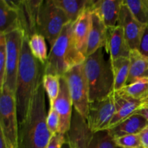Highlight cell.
Returning a JSON list of instances; mask_svg holds the SVG:
<instances>
[{"mask_svg": "<svg viewBox=\"0 0 148 148\" xmlns=\"http://www.w3.org/2000/svg\"><path fill=\"white\" fill-rule=\"evenodd\" d=\"M64 77L66 80L74 109L87 120L90 103L84 63L74 66Z\"/></svg>", "mask_w": 148, "mask_h": 148, "instance_id": "cell-7", "label": "cell"}, {"mask_svg": "<svg viewBox=\"0 0 148 148\" xmlns=\"http://www.w3.org/2000/svg\"><path fill=\"white\" fill-rule=\"evenodd\" d=\"M148 126V121L143 116L134 114L116 127L108 130L113 139L125 135L139 134Z\"/></svg>", "mask_w": 148, "mask_h": 148, "instance_id": "cell-19", "label": "cell"}, {"mask_svg": "<svg viewBox=\"0 0 148 148\" xmlns=\"http://www.w3.org/2000/svg\"><path fill=\"white\" fill-rule=\"evenodd\" d=\"M43 1V0L14 1L18 10L20 29L28 39L38 33L39 12Z\"/></svg>", "mask_w": 148, "mask_h": 148, "instance_id": "cell-12", "label": "cell"}, {"mask_svg": "<svg viewBox=\"0 0 148 148\" xmlns=\"http://www.w3.org/2000/svg\"><path fill=\"white\" fill-rule=\"evenodd\" d=\"M0 148H8L6 145L5 141H4V137L1 133H0Z\"/></svg>", "mask_w": 148, "mask_h": 148, "instance_id": "cell-36", "label": "cell"}, {"mask_svg": "<svg viewBox=\"0 0 148 148\" xmlns=\"http://www.w3.org/2000/svg\"><path fill=\"white\" fill-rule=\"evenodd\" d=\"M90 148H121L116 145L108 131L98 132L93 135Z\"/></svg>", "mask_w": 148, "mask_h": 148, "instance_id": "cell-28", "label": "cell"}, {"mask_svg": "<svg viewBox=\"0 0 148 148\" xmlns=\"http://www.w3.org/2000/svg\"><path fill=\"white\" fill-rule=\"evenodd\" d=\"M137 21L148 28V0H124Z\"/></svg>", "mask_w": 148, "mask_h": 148, "instance_id": "cell-26", "label": "cell"}, {"mask_svg": "<svg viewBox=\"0 0 148 148\" xmlns=\"http://www.w3.org/2000/svg\"><path fill=\"white\" fill-rule=\"evenodd\" d=\"M114 140L116 145L121 148H143L140 134L125 135Z\"/></svg>", "mask_w": 148, "mask_h": 148, "instance_id": "cell-29", "label": "cell"}, {"mask_svg": "<svg viewBox=\"0 0 148 148\" xmlns=\"http://www.w3.org/2000/svg\"><path fill=\"white\" fill-rule=\"evenodd\" d=\"M93 135L87 120L74 109L70 127L65 134L69 148H90Z\"/></svg>", "mask_w": 148, "mask_h": 148, "instance_id": "cell-10", "label": "cell"}, {"mask_svg": "<svg viewBox=\"0 0 148 148\" xmlns=\"http://www.w3.org/2000/svg\"><path fill=\"white\" fill-rule=\"evenodd\" d=\"M46 125L51 135L59 132L60 118L58 113L53 108H49V111L46 116Z\"/></svg>", "mask_w": 148, "mask_h": 148, "instance_id": "cell-31", "label": "cell"}, {"mask_svg": "<svg viewBox=\"0 0 148 148\" xmlns=\"http://www.w3.org/2000/svg\"><path fill=\"white\" fill-rule=\"evenodd\" d=\"M45 92L48 95L49 108L53 106L60 90V77L52 75H44L42 80Z\"/></svg>", "mask_w": 148, "mask_h": 148, "instance_id": "cell-27", "label": "cell"}, {"mask_svg": "<svg viewBox=\"0 0 148 148\" xmlns=\"http://www.w3.org/2000/svg\"><path fill=\"white\" fill-rule=\"evenodd\" d=\"M53 3L67 16L70 23H75L86 10H89L91 0H53Z\"/></svg>", "mask_w": 148, "mask_h": 148, "instance_id": "cell-22", "label": "cell"}, {"mask_svg": "<svg viewBox=\"0 0 148 148\" xmlns=\"http://www.w3.org/2000/svg\"><path fill=\"white\" fill-rule=\"evenodd\" d=\"M145 107H148V105H147V106H145Z\"/></svg>", "mask_w": 148, "mask_h": 148, "instance_id": "cell-38", "label": "cell"}, {"mask_svg": "<svg viewBox=\"0 0 148 148\" xmlns=\"http://www.w3.org/2000/svg\"><path fill=\"white\" fill-rule=\"evenodd\" d=\"M45 65L33 56L28 45V38L24 37L17 72L15 98L19 124L26 118L32 100L42 83Z\"/></svg>", "mask_w": 148, "mask_h": 148, "instance_id": "cell-1", "label": "cell"}, {"mask_svg": "<svg viewBox=\"0 0 148 148\" xmlns=\"http://www.w3.org/2000/svg\"><path fill=\"white\" fill-rule=\"evenodd\" d=\"M130 74L127 85L143 79H148V56L139 50H131L130 53Z\"/></svg>", "mask_w": 148, "mask_h": 148, "instance_id": "cell-21", "label": "cell"}, {"mask_svg": "<svg viewBox=\"0 0 148 148\" xmlns=\"http://www.w3.org/2000/svg\"><path fill=\"white\" fill-rule=\"evenodd\" d=\"M70 23L67 16L56 6L53 0L43 1L38 15V33L43 36L53 46L64 27Z\"/></svg>", "mask_w": 148, "mask_h": 148, "instance_id": "cell-6", "label": "cell"}, {"mask_svg": "<svg viewBox=\"0 0 148 148\" xmlns=\"http://www.w3.org/2000/svg\"><path fill=\"white\" fill-rule=\"evenodd\" d=\"M0 91V133L7 147L17 148L19 122L15 95L7 88Z\"/></svg>", "mask_w": 148, "mask_h": 148, "instance_id": "cell-5", "label": "cell"}, {"mask_svg": "<svg viewBox=\"0 0 148 148\" xmlns=\"http://www.w3.org/2000/svg\"><path fill=\"white\" fill-rule=\"evenodd\" d=\"M123 0H91L89 11L96 14L107 28L118 25Z\"/></svg>", "mask_w": 148, "mask_h": 148, "instance_id": "cell-14", "label": "cell"}, {"mask_svg": "<svg viewBox=\"0 0 148 148\" xmlns=\"http://www.w3.org/2000/svg\"><path fill=\"white\" fill-rule=\"evenodd\" d=\"M116 111L114 91L103 99L90 103L87 122L91 131L95 134L108 130Z\"/></svg>", "mask_w": 148, "mask_h": 148, "instance_id": "cell-9", "label": "cell"}, {"mask_svg": "<svg viewBox=\"0 0 148 148\" xmlns=\"http://www.w3.org/2000/svg\"><path fill=\"white\" fill-rule=\"evenodd\" d=\"M110 61L114 75V91H119L127 85L130 74V58L121 57Z\"/></svg>", "mask_w": 148, "mask_h": 148, "instance_id": "cell-23", "label": "cell"}, {"mask_svg": "<svg viewBox=\"0 0 148 148\" xmlns=\"http://www.w3.org/2000/svg\"><path fill=\"white\" fill-rule=\"evenodd\" d=\"M45 90L40 85L32 100L26 118L19 124L17 148H46L51 134L46 125Z\"/></svg>", "mask_w": 148, "mask_h": 148, "instance_id": "cell-2", "label": "cell"}, {"mask_svg": "<svg viewBox=\"0 0 148 148\" xmlns=\"http://www.w3.org/2000/svg\"><path fill=\"white\" fill-rule=\"evenodd\" d=\"M134 114H138V115L143 116L148 121V107H142L140 109L137 110Z\"/></svg>", "mask_w": 148, "mask_h": 148, "instance_id": "cell-35", "label": "cell"}, {"mask_svg": "<svg viewBox=\"0 0 148 148\" xmlns=\"http://www.w3.org/2000/svg\"><path fill=\"white\" fill-rule=\"evenodd\" d=\"M7 66V45L4 34H0V90L3 88Z\"/></svg>", "mask_w": 148, "mask_h": 148, "instance_id": "cell-30", "label": "cell"}, {"mask_svg": "<svg viewBox=\"0 0 148 148\" xmlns=\"http://www.w3.org/2000/svg\"><path fill=\"white\" fill-rule=\"evenodd\" d=\"M62 148H69V145H68L67 143H64L63 145H62Z\"/></svg>", "mask_w": 148, "mask_h": 148, "instance_id": "cell-37", "label": "cell"}, {"mask_svg": "<svg viewBox=\"0 0 148 148\" xmlns=\"http://www.w3.org/2000/svg\"><path fill=\"white\" fill-rule=\"evenodd\" d=\"M84 67L89 87L90 103L103 99L114 92L111 61L106 60L102 49L87 56Z\"/></svg>", "mask_w": 148, "mask_h": 148, "instance_id": "cell-4", "label": "cell"}, {"mask_svg": "<svg viewBox=\"0 0 148 148\" xmlns=\"http://www.w3.org/2000/svg\"><path fill=\"white\" fill-rule=\"evenodd\" d=\"M108 28L101 19L95 13H92V27L88 38L87 56L93 54L98 49L105 47Z\"/></svg>", "mask_w": 148, "mask_h": 148, "instance_id": "cell-20", "label": "cell"}, {"mask_svg": "<svg viewBox=\"0 0 148 148\" xmlns=\"http://www.w3.org/2000/svg\"><path fill=\"white\" fill-rule=\"evenodd\" d=\"M114 92L116 111L108 126V130L113 128L125 121L129 117L134 115L137 110L145 106L144 103L132 99L119 91H114Z\"/></svg>", "mask_w": 148, "mask_h": 148, "instance_id": "cell-16", "label": "cell"}, {"mask_svg": "<svg viewBox=\"0 0 148 148\" xmlns=\"http://www.w3.org/2000/svg\"><path fill=\"white\" fill-rule=\"evenodd\" d=\"M66 143L65 134L57 133L51 136L46 148H62L64 143Z\"/></svg>", "mask_w": 148, "mask_h": 148, "instance_id": "cell-32", "label": "cell"}, {"mask_svg": "<svg viewBox=\"0 0 148 148\" xmlns=\"http://www.w3.org/2000/svg\"><path fill=\"white\" fill-rule=\"evenodd\" d=\"M4 36L7 45V66L3 88H7L15 95L17 72L25 34L23 30L17 29Z\"/></svg>", "mask_w": 148, "mask_h": 148, "instance_id": "cell-8", "label": "cell"}, {"mask_svg": "<svg viewBox=\"0 0 148 148\" xmlns=\"http://www.w3.org/2000/svg\"><path fill=\"white\" fill-rule=\"evenodd\" d=\"M17 29H20V20L14 1L0 0V34L6 35Z\"/></svg>", "mask_w": 148, "mask_h": 148, "instance_id": "cell-18", "label": "cell"}, {"mask_svg": "<svg viewBox=\"0 0 148 148\" xmlns=\"http://www.w3.org/2000/svg\"><path fill=\"white\" fill-rule=\"evenodd\" d=\"M143 148H148V126L140 133Z\"/></svg>", "mask_w": 148, "mask_h": 148, "instance_id": "cell-34", "label": "cell"}, {"mask_svg": "<svg viewBox=\"0 0 148 148\" xmlns=\"http://www.w3.org/2000/svg\"><path fill=\"white\" fill-rule=\"evenodd\" d=\"M92 27V12L89 10L84 12L77 20L73 23V39L78 50L87 57L88 38Z\"/></svg>", "mask_w": 148, "mask_h": 148, "instance_id": "cell-17", "label": "cell"}, {"mask_svg": "<svg viewBox=\"0 0 148 148\" xmlns=\"http://www.w3.org/2000/svg\"><path fill=\"white\" fill-rule=\"evenodd\" d=\"M45 40L46 38L38 33L33 35L28 39V45L32 54L43 65H46L49 56Z\"/></svg>", "mask_w": 148, "mask_h": 148, "instance_id": "cell-25", "label": "cell"}, {"mask_svg": "<svg viewBox=\"0 0 148 148\" xmlns=\"http://www.w3.org/2000/svg\"><path fill=\"white\" fill-rule=\"evenodd\" d=\"M72 98L69 93L66 80L64 77H60V90L51 108H53L58 113L60 118L59 132L61 134H66L69 130L71 120L72 116Z\"/></svg>", "mask_w": 148, "mask_h": 148, "instance_id": "cell-13", "label": "cell"}, {"mask_svg": "<svg viewBox=\"0 0 148 148\" xmlns=\"http://www.w3.org/2000/svg\"><path fill=\"white\" fill-rule=\"evenodd\" d=\"M139 51L145 56H148V28L147 27L145 34L142 39L141 44H140Z\"/></svg>", "mask_w": 148, "mask_h": 148, "instance_id": "cell-33", "label": "cell"}, {"mask_svg": "<svg viewBox=\"0 0 148 148\" xmlns=\"http://www.w3.org/2000/svg\"><path fill=\"white\" fill-rule=\"evenodd\" d=\"M73 23L64 27L60 36L51 48L45 65V75L63 77L74 66L85 62L86 57L75 45L72 33Z\"/></svg>", "mask_w": 148, "mask_h": 148, "instance_id": "cell-3", "label": "cell"}, {"mask_svg": "<svg viewBox=\"0 0 148 148\" xmlns=\"http://www.w3.org/2000/svg\"><path fill=\"white\" fill-rule=\"evenodd\" d=\"M119 91L132 99L144 103L143 107L148 105V79H140L126 85Z\"/></svg>", "mask_w": 148, "mask_h": 148, "instance_id": "cell-24", "label": "cell"}, {"mask_svg": "<svg viewBox=\"0 0 148 148\" xmlns=\"http://www.w3.org/2000/svg\"><path fill=\"white\" fill-rule=\"evenodd\" d=\"M118 25L124 30V36L131 50H139L147 26L137 21L123 0Z\"/></svg>", "mask_w": 148, "mask_h": 148, "instance_id": "cell-11", "label": "cell"}, {"mask_svg": "<svg viewBox=\"0 0 148 148\" xmlns=\"http://www.w3.org/2000/svg\"><path fill=\"white\" fill-rule=\"evenodd\" d=\"M105 49L110 60L121 57L130 58L131 49L124 36V30L119 25L108 28Z\"/></svg>", "mask_w": 148, "mask_h": 148, "instance_id": "cell-15", "label": "cell"}]
</instances>
